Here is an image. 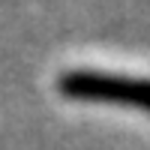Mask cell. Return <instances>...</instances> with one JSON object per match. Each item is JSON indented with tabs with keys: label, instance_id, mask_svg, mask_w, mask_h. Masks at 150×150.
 Here are the masks:
<instances>
[{
	"label": "cell",
	"instance_id": "obj_1",
	"mask_svg": "<svg viewBox=\"0 0 150 150\" xmlns=\"http://www.w3.org/2000/svg\"><path fill=\"white\" fill-rule=\"evenodd\" d=\"M57 90L75 102H111V105H132L150 111V78L69 69L57 78Z\"/></svg>",
	"mask_w": 150,
	"mask_h": 150
}]
</instances>
